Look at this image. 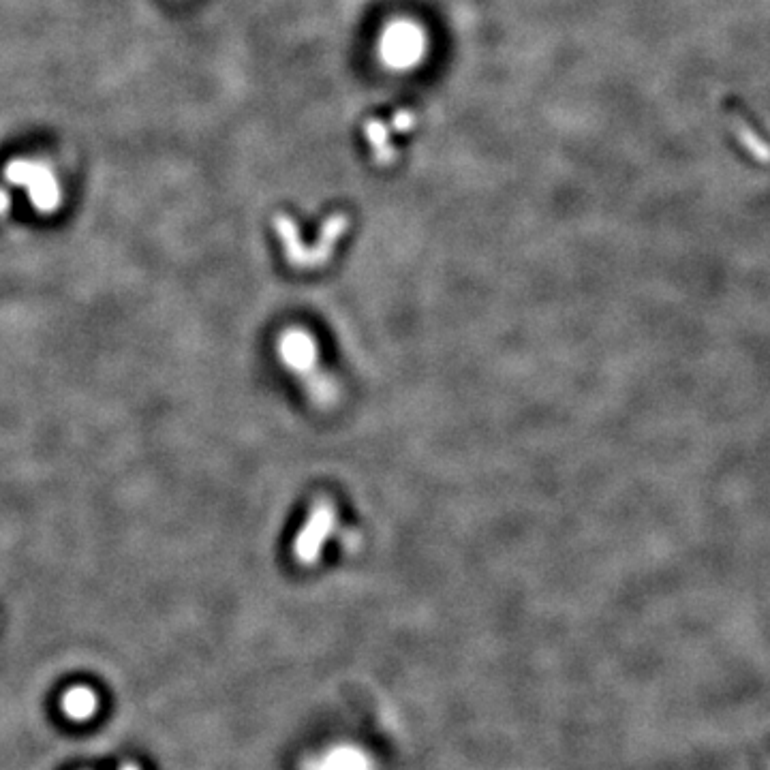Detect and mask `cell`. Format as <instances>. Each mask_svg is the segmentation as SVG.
I'll return each instance as SVG.
<instances>
[{"mask_svg":"<svg viewBox=\"0 0 770 770\" xmlns=\"http://www.w3.org/2000/svg\"><path fill=\"white\" fill-rule=\"evenodd\" d=\"M5 178L15 187H26L30 204L41 214H52L63 202L60 182L52 169L33 159H13L5 167Z\"/></svg>","mask_w":770,"mask_h":770,"instance_id":"cell-1","label":"cell"},{"mask_svg":"<svg viewBox=\"0 0 770 770\" xmlns=\"http://www.w3.org/2000/svg\"><path fill=\"white\" fill-rule=\"evenodd\" d=\"M426 33L420 24L396 20L385 26L379 39V58L392 71H409L426 56Z\"/></svg>","mask_w":770,"mask_h":770,"instance_id":"cell-2","label":"cell"},{"mask_svg":"<svg viewBox=\"0 0 770 770\" xmlns=\"http://www.w3.org/2000/svg\"><path fill=\"white\" fill-rule=\"evenodd\" d=\"M60 708H63L67 719L75 723H86L99 711V696L95 689H90L86 685H77L63 693V698H60Z\"/></svg>","mask_w":770,"mask_h":770,"instance_id":"cell-3","label":"cell"},{"mask_svg":"<svg viewBox=\"0 0 770 770\" xmlns=\"http://www.w3.org/2000/svg\"><path fill=\"white\" fill-rule=\"evenodd\" d=\"M728 125L738 140V144H741L749 152V157H753L758 163H770V144L756 129L751 127V122L745 116H741L736 110H730L728 112Z\"/></svg>","mask_w":770,"mask_h":770,"instance_id":"cell-4","label":"cell"},{"mask_svg":"<svg viewBox=\"0 0 770 770\" xmlns=\"http://www.w3.org/2000/svg\"><path fill=\"white\" fill-rule=\"evenodd\" d=\"M7 210H9V197H7V193L3 189H0V217H3V214H7Z\"/></svg>","mask_w":770,"mask_h":770,"instance_id":"cell-5","label":"cell"},{"mask_svg":"<svg viewBox=\"0 0 770 770\" xmlns=\"http://www.w3.org/2000/svg\"><path fill=\"white\" fill-rule=\"evenodd\" d=\"M120 770H140V766L133 764V762H127V764L120 766Z\"/></svg>","mask_w":770,"mask_h":770,"instance_id":"cell-6","label":"cell"}]
</instances>
